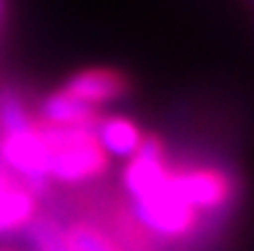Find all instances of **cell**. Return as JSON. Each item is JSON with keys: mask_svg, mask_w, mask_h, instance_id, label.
I'll return each mask as SVG.
<instances>
[{"mask_svg": "<svg viewBox=\"0 0 254 251\" xmlns=\"http://www.w3.org/2000/svg\"><path fill=\"white\" fill-rule=\"evenodd\" d=\"M252 3H254V0H252Z\"/></svg>", "mask_w": 254, "mask_h": 251, "instance_id": "obj_9", "label": "cell"}, {"mask_svg": "<svg viewBox=\"0 0 254 251\" xmlns=\"http://www.w3.org/2000/svg\"><path fill=\"white\" fill-rule=\"evenodd\" d=\"M38 124L49 154V184L78 187L98 181L108 173L111 159L100 149L92 127H54L41 119Z\"/></svg>", "mask_w": 254, "mask_h": 251, "instance_id": "obj_2", "label": "cell"}, {"mask_svg": "<svg viewBox=\"0 0 254 251\" xmlns=\"http://www.w3.org/2000/svg\"><path fill=\"white\" fill-rule=\"evenodd\" d=\"M60 89L81 105L103 111L106 105L119 103L132 92V79L125 70L111 68V65H92V68H81L70 73Z\"/></svg>", "mask_w": 254, "mask_h": 251, "instance_id": "obj_4", "label": "cell"}, {"mask_svg": "<svg viewBox=\"0 0 254 251\" xmlns=\"http://www.w3.org/2000/svg\"><path fill=\"white\" fill-rule=\"evenodd\" d=\"M103 111H95L89 105H81L78 100L68 98L63 89H52L49 95H44L35 111V119H41L44 124H54V127H92L95 119Z\"/></svg>", "mask_w": 254, "mask_h": 251, "instance_id": "obj_7", "label": "cell"}, {"mask_svg": "<svg viewBox=\"0 0 254 251\" xmlns=\"http://www.w3.org/2000/svg\"><path fill=\"white\" fill-rule=\"evenodd\" d=\"M92 133L108 159H125V162L135 157L146 141L143 127L125 113H100L92 124Z\"/></svg>", "mask_w": 254, "mask_h": 251, "instance_id": "obj_6", "label": "cell"}, {"mask_svg": "<svg viewBox=\"0 0 254 251\" xmlns=\"http://www.w3.org/2000/svg\"><path fill=\"white\" fill-rule=\"evenodd\" d=\"M171 189L197 213H219L238 197V181L216 165H171Z\"/></svg>", "mask_w": 254, "mask_h": 251, "instance_id": "obj_3", "label": "cell"}, {"mask_svg": "<svg viewBox=\"0 0 254 251\" xmlns=\"http://www.w3.org/2000/svg\"><path fill=\"white\" fill-rule=\"evenodd\" d=\"M3 16H5V0H0V27H3Z\"/></svg>", "mask_w": 254, "mask_h": 251, "instance_id": "obj_8", "label": "cell"}, {"mask_svg": "<svg viewBox=\"0 0 254 251\" xmlns=\"http://www.w3.org/2000/svg\"><path fill=\"white\" fill-rule=\"evenodd\" d=\"M35 216H38V195L0 165V238L33 227Z\"/></svg>", "mask_w": 254, "mask_h": 251, "instance_id": "obj_5", "label": "cell"}, {"mask_svg": "<svg viewBox=\"0 0 254 251\" xmlns=\"http://www.w3.org/2000/svg\"><path fill=\"white\" fill-rule=\"evenodd\" d=\"M0 162L35 195L49 187V154L41 124L14 89L0 92Z\"/></svg>", "mask_w": 254, "mask_h": 251, "instance_id": "obj_1", "label": "cell"}]
</instances>
